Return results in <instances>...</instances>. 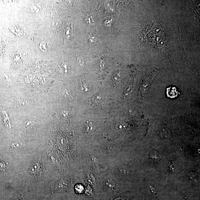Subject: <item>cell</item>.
Returning <instances> with one entry per match:
<instances>
[{"instance_id": "9c48e42d", "label": "cell", "mask_w": 200, "mask_h": 200, "mask_svg": "<svg viewBox=\"0 0 200 200\" xmlns=\"http://www.w3.org/2000/svg\"><path fill=\"white\" fill-rule=\"evenodd\" d=\"M84 189L83 186H82L81 185H80V184L76 185L75 187V189L77 192L79 193L83 192Z\"/></svg>"}, {"instance_id": "3957f363", "label": "cell", "mask_w": 200, "mask_h": 200, "mask_svg": "<svg viewBox=\"0 0 200 200\" xmlns=\"http://www.w3.org/2000/svg\"><path fill=\"white\" fill-rule=\"evenodd\" d=\"M10 30L13 33L19 36H21L23 34V30L20 26L16 25L12 26Z\"/></svg>"}, {"instance_id": "7a4b0ae2", "label": "cell", "mask_w": 200, "mask_h": 200, "mask_svg": "<svg viewBox=\"0 0 200 200\" xmlns=\"http://www.w3.org/2000/svg\"><path fill=\"white\" fill-rule=\"evenodd\" d=\"M101 97L100 95L97 94L94 96L90 101V105L94 107H96L99 105L101 102Z\"/></svg>"}, {"instance_id": "6da1fadb", "label": "cell", "mask_w": 200, "mask_h": 200, "mask_svg": "<svg viewBox=\"0 0 200 200\" xmlns=\"http://www.w3.org/2000/svg\"><path fill=\"white\" fill-rule=\"evenodd\" d=\"M177 89L175 87L170 86L166 89V94L167 96L170 98H176L178 95Z\"/></svg>"}, {"instance_id": "8992f818", "label": "cell", "mask_w": 200, "mask_h": 200, "mask_svg": "<svg viewBox=\"0 0 200 200\" xmlns=\"http://www.w3.org/2000/svg\"><path fill=\"white\" fill-rule=\"evenodd\" d=\"M39 48L41 50L44 52H47L49 50L48 44L44 41H42L39 43Z\"/></svg>"}, {"instance_id": "52a82bcc", "label": "cell", "mask_w": 200, "mask_h": 200, "mask_svg": "<svg viewBox=\"0 0 200 200\" xmlns=\"http://www.w3.org/2000/svg\"><path fill=\"white\" fill-rule=\"evenodd\" d=\"M19 56L21 58L25 59L28 56V52L26 50L22 49L19 52Z\"/></svg>"}, {"instance_id": "30bf717a", "label": "cell", "mask_w": 200, "mask_h": 200, "mask_svg": "<svg viewBox=\"0 0 200 200\" xmlns=\"http://www.w3.org/2000/svg\"><path fill=\"white\" fill-rule=\"evenodd\" d=\"M90 41L91 43H96L98 41V38L95 36H91L90 38Z\"/></svg>"}, {"instance_id": "8fae6325", "label": "cell", "mask_w": 200, "mask_h": 200, "mask_svg": "<svg viewBox=\"0 0 200 200\" xmlns=\"http://www.w3.org/2000/svg\"><path fill=\"white\" fill-rule=\"evenodd\" d=\"M82 85H83V88H84V89H85V90H89V86L87 85H88V84H87L86 82H83V83H82Z\"/></svg>"}, {"instance_id": "277c9868", "label": "cell", "mask_w": 200, "mask_h": 200, "mask_svg": "<svg viewBox=\"0 0 200 200\" xmlns=\"http://www.w3.org/2000/svg\"><path fill=\"white\" fill-rule=\"evenodd\" d=\"M59 71L61 73H64L68 72V65L64 62H61L59 65Z\"/></svg>"}, {"instance_id": "ba28073f", "label": "cell", "mask_w": 200, "mask_h": 200, "mask_svg": "<svg viewBox=\"0 0 200 200\" xmlns=\"http://www.w3.org/2000/svg\"><path fill=\"white\" fill-rule=\"evenodd\" d=\"M85 129L87 132L92 130V125L91 122L90 121H88L85 124Z\"/></svg>"}, {"instance_id": "5b68a950", "label": "cell", "mask_w": 200, "mask_h": 200, "mask_svg": "<svg viewBox=\"0 0 200 200\" xmlns=\"http://www.w3.org/2000/svg\"><path fill=\"white\" fill-rule=\"evenodd\" d=\"M72 29L70 25L67 24L65 25L64 27V33L66 37L68 38H70L72 35Z\"/></svg>"}]
</instances>
